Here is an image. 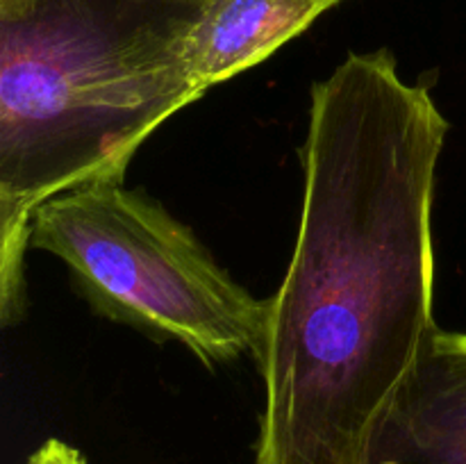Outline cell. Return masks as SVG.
I'll return each mask as SVG.
<instances>
[{
    "label": "cell",
    "mask_w": 466,
    "mask_h": 464,
    "mask_svg": "<svg viewBox=\"0 0 466 464\" xmlns=\"http://www.w3.org/2000/svg\"><path fill=\"white\" fill-rule=\"evenodd\" d=\"M449 121L387 48L314 82L289 267L267 300L255 464H371L437 330V164Z\"/></svg>",
    "instance_id": "cell-1"
},
{
    "label": "cell",
    "mask_w": 466,
    "mask_h": 464,
    "mask_svg": "<svg viewBox=\"0 0 466 464\" xmlns=\"http://www.w3.org/2000/svg\"><path fill=\"white\" fill-rule=\"evenodd\" d=\"M30 248L64 262L103 318L185 346L205 367L259 358L267 300L241 287L189 226L123 182L64 191L32 217Z\"/></svg>",
    "instance_id": "cell-2"
},
{
    "label": "cell",
    "mask_w": 466,
    "mask_h": 464,
    "mask_svg": "<svg viewBox=\"0 0 466 464\" xmlns=\"http://www.w3.org/2000/svg\"><path fill=\"white\" fill-rule=\"evenodd\" d=\"M371 464H466V332H432Z\"/></svg>",
    "instance_id": "cell-3"
},
{
    "label": "cell",
    "mask_w": 466,
    "mask_h": 464,
    "mask_svg": "<svg viewBox=\"0 0 466 464\" xmlns=\"http://www.w3.org/2000/svg\"><path fill=\"white\" fill-rule=\"evenodd\" d=\"M344 0H203L187 59L205 91L250 71Z\"/></svg>",
    "instance_id": "cell-4"
},
{
    "label": "cell",
    "mask_w": 466,
    "mask_h": 464,
    "mask_svg": "<svg viewBox=\"0 0 466 464\" xmlns=\"http://www.w3.org/2000/svg\"><path fill=\"white\" fill-rule=\"evenodd\" d=\"M25 464H86L77 449L62 439H48L27 458Z\"/></svg>",
    "instance_id": "cell-5"
},
{
    "label": "cell",
    "mask_w": 466,
    "mask_h": 464,
    "mask_svg": "<svg viewBox=\"0 0 466 464\" xmlns=\"http://www.w3.org/2000/svg\"><path fill=\"white\" fill-rule=\"evenodd\" d=\"M41 0H0V21H21L36 12Z\"/></svg>",
    "instance_id": "cell-6"
},
{
    "label": "cell",
    "mask_w": 466,
    "mask_h": 464,
    "mask_svg": "<svg viewBox=\"0 0 466 464\" xmlns=\"http://www.w3.org/2000/svg\"><path fill=\"white\" fill-rule=\"evenodd\" d=\"M139 3H157V5H173V7H198L203 0H139Z\"/></svg>",
    "instance_id": "cell-7"
}]
</instances>
